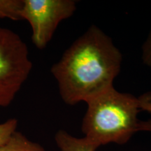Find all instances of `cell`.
I'll list each match as a JSON object with an SVG mask.
<instances>
[{"instance_id":"obj_1","label":"cell","mask_w":151,"mask_h":151,"mask_svg":"<svg viewBox=\"0 0 151 151\" xmlns=\"http://www.w3.org/2000/svg\"><path fill=\"white\" fill-rule=\"evenodd\" d=\"M122 56L112 39L92 25L73 42L50 71L64 102H87L113 87Z\"/></svg>"},{"instance_id":"obj_2","label":"cell","mask_w":151,"mask_h":151,"mask_svg":"<svg viewBox=\"0 0 151 151\" xmlns=\"http://www.w3.org/2000/svg\"><path fill=\"white\" fill-rule=\"evenodd\" d=\"M86 103L82 132L84 137L99 147L111 143L124 144L139 132L138 97L113 87Z\"/></svg>"},{"instance_id":"obj_3","label":"cell","mask_w":151,"mask_h":151,"mask_svg":"<svg viewBox=\"0 0 151 151\" xmlns=\"http://www.w3.org/2000/svg\"><path fill=\"white\" fill-rule=\"evenodd\" d=\"M32 69L24 41L13 30L0 27V108L11 104Z\"/></svg>"},{"instance_id":"obj_4","label":"cell","mask_w":151,"mask_h":151,"mask_svg":"<svg viewBox=\"0 0 151 151\" xmlns=\"http://www.w3.org/2000/svg\"><path fill=\"white\" fill-rule=\"evenodd\" d=\"M75 0H23L22 20L32 28V41L39 49L47 46L62 20L69 18L76 10Z\"/></svg>"},{"instance_id":"obj_5","label":"cell","mask_w":151,"mask_h":151,"mask_svg":"<svg viewBox=\"0 0 151 151\" xmlns=\"http://www.w3.org/2000/svg\"><path fill=\"white\" fill-rule=\"evenodd\" d=\"M55 141L60 151H95L99 148L87 138L73 137L65 130L56 132Z\"/></svg>"},{"instance_id":"obj_6","label":"cell","mask_w":151,"mask_h":151,"mask_svg":"<svg viewBox=\"0 0 151 151\" xmlns=\"http://www.w3.org/2000/svg\"><path fill=\"white\" fill-rule=\"evenodd\" d=\"M0 151H46L41 145L29 140L21 132L16 131L4 144L0 146Z\"/></svg>"},{"instance_id":"obj_7","label":"cell","mask_w":151,"mask_h":151,"mask_svg":"<svg viewBox=\"0 0 151 151\" xmlns=\"http://www.w3.org/2000/svg\"><path fill=\"white\" fill-rule=\"evenodd\" d=\"M22 6L23 0H0V18L21 20L20 11Z\"/></svg>"},{"instance_id":"obj_8","label":"cell","mask_w":151,"mask_h":151,"mask_svg":"<svg viewBox=\"0 0 151 151\" xmlns=\"http://www.w3.org/2000/svg\"><path fill=\"white\" fill-rule=\"evenodd\" d=\"M141 111H145L151 113V92H147L138 97ZM151 132V119L148 120H141L139 122V132Z\"/></svg>"},{"instance_id":"obj_9","label":"cell","mask_w":151,"mask_h":151,"mask_svg":"<svg viewBox=\"0 0 151 151\" xmlns=\"http://www.w3.org/2000/svg\"><path fill=\"white\" fill-rule=\"evenodd\" d=\"M18 121L16 118H10L0 123V146L9 140L11 135L17 131Z\"/></svg>"},{"instance_id":"obj_10","label":"cell","mask_w":151,"mask_h":151,"mask_svg":"<svg viewBox=\"0 0 151 151\" xmlns=\"http://www.w3.org/2000/svg\"><path fill=\"white\" fill-rule=\"evenodd\" d=\"M141 59L143 63L148 67H151V30L146 40L142 46Z\"/></svg>"}]
</instances>
